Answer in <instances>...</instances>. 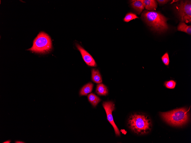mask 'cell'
I'll return each instance as SVG.
<instances>
[{"label": "cell", "mask_w": 191, "mask_h": 143, "mask_svg": "<svg viewBox=\"0 0 191 143\" xmlns=\"http://www.w3.org/2000/svg\"><path fill=\"white\" fill-rule=\"evenodd\" d=\"M127 124L130 130L138 135L148 133L152 127L151 120L148 116L139 113L131 114L128 119Z\"/></svg>", "instance_id": "obj_1"}, {"label": "cell", "mask_w": 191, "mask_h": 143, "mask_svg": "<svg viewBox=\"0 0 191 143\" xmlns=\"http://www.w3.org/2000/svg\"><path fill=\"white\" fill-rule=\"evenodd\" d=\"M141 17L153 31L160 33L168 29L167 23L168 19L159 13L145 10L142 13Z\"/></svg>", "instance_id": "obj_2"}, {"label": "cell", "mask_w": 191, "mask_h": 143, "mask_svg": "<svg viewBox=\"0 0 191 143\" xmlns=\"http://www.w3.org/2000/svg\"><path fill=\"white\" fill-rule=\"evenodd\" d=\"M188 110L183 108L160 113L162 118L173 126H180L186 124L188 120Z\"/></svg>", "instance_id": "obj_3"}, {"label": "cell", "mask_w": 191, "mask_h": 143, "mask_svg": "<svg viewBox=\"0 0 191 143\" xmlns=\"http://www.w3.org/2000/svg\"><path fill=\"white\" fill-rule=\"evenodd\" d=\"M50 37L46 33L40 32L33 41L32 47L27 50L39 53H47L52 49Z\"/></svg>", "instance_id": "obj_4"}, {"label": "cell", "mask_w": 191, "mask_h": 143, "mask_svg": "<svg viewBox=\"0 0 191 143\" xmlns=\"http://www.w3.org/2000/svg\"><path fill=\"white\" fill-rule=\"evenodd\" d=\"M178 16L182 22H191V1H181L176 6Z\"/></svg>", "instance_id": "obj_5"}, {"label": "cell", "mask_w": 191, "mask_h": 143, "mask_svg": "<svg viewBox=\"0 0 191 143\" xmlns=\"http://www.w3.org/2000/svg\"><path fill=\"white\" fill-rule=\"evenodd\" d=\"M103 106L106 112L107 120L112 126L116 135L120 136V132L114 122L112 115V112L115 109L113 102L111 101L104 102Z\"/></svg>", "instance_id": "obj_6"}, {"label": "cell", "mask_w": 191, "mask_h": 143, "mask_svg": "<svg viewBox=\"0 0 191 143\" xmlns=\"http://www.w3.org/2000/svg\"><path fill=\"white\" fill-rule=\"evenodd\" d=\"M76 46L80 52L83 59L86 64L90 66L96 67L97 65L96 62L92 56L78 44H76Z\"/></svg>", "instance_id": "obj_7"}, {"label": "cell", "mask_w": 191, "mask_h": 143, "mask_svg": "<svg viewBox=\"0 0 191 143\" xmlns=\"http://www.w3.org/2000/svg\"><path fill=\"white\" fill-rule=\"evenodd\" d=\"M144 7L146 10L150 11L156 10L158 4L154 0H142Z\"/></svg>", "instance_id": "obj_8"}, {"label": "cell", "mask_w": 191, "mask_h": 143, "mask_svg": "<svg viewBox=\"0 0 191 143\" xmlns=\"http://www.w3.org/2000/svg\"><path fill=\"white\" fill-rule=\"evenodd\" d=\"M131 3L132 7L138 14H140L144 9L142 0H132Z\"/></svg>", "instance_id": "obj_9"}, {"label": "cell", "mask_w": 191, "mask_h": 143, "mask_svg": "<svg viewBox=\"0 0 191 143\" xmlns=\"http://www.w3.org/2000/svg\"><path fill=\"white\" fill-rule=\"evenodd\" d=\"M92 79L94 82L100 84L102 82L101 76L99 70L95 69H93L91 70Z\"/></svg>", "instance_id": "obj_10"}, {"label": "cell", "mask_w": 191, "mask_h": 143, "mask_svg": "<svg viewBox=\"0 0 191 143\" xmlns=\"http://www.w3.org/2000/svg\"><path fill=\"white\" fill-rule=\"evenodd\" d=\"M93 84L89 82L83 86L81 89L79 94L81 96L86 95L92 91Z\"/></svg>", "instance_id": "obj_11"}, {"label": "cell", "mask_w": 191, "mask_h": 143, "mask_svg": "<svg viewBox=\"0 0 191 143\" xmlns=\"http://www.w3.org/2000/svg\"><path fill=\"white\" fill-rule=\"evenodd\" d=\"M96 92L99 95H106L108 94V90L107 87L101 83L97 85Z\"/></svg>", "instance_id": "obj_12"}, {"label": "cell", "mask_w": 191, "mask_h": 143, "mask_svg": "<svg viewBox=\"0 0 191 143\" xmlns=\"http://www.w3.org/2000/svg\"><path fill=\"white\" fill-rule=\"evenodd\" d=\"M178 31L184 32L190 35L191 34V25H187L184 22H180L178 26Z\"/></svg>", "instance_id": "obj_13"}, {"label": "cell", "mask_w": 191, "mask_h": 143, "mask_svg": "<svg viewBox=\"0 0 191 143\" xmlns=\"http://www.w3.org/2000/svg\"><path fill=\"white\" fill-rule=\"evenodd\" d=\"M87 98L89 101L94 107H96L101 101L99 97L93 93L89 94Z\"/></svg>", "instance_id": "obj_14"}, {"label": "cell", "mask_w": 191, "mask_h": 143, "mask_svg": "<svg viewBox=\"0 0 191 143\" xmlns=\"http://www.w3.org/2000/svg\"><path fill=\"white\" fill-rule=\"evenodd\" d=\"M136 18H139V17L135 14L132 12H130L127 13L126 15L123 20L124 22H128Z\"/></svg>", "instance_id": "obj_15"}, {"label": "cell", "mask_w": 191, "mask_h": 143, "mask_svg": "<svg viewBox=\"0 0 191 143\" xmlns=\"http://www.w3.org/2000/svg\"><path fill=\"white\" fill-rule=\"evenodd\" d=\"M164 85L167 88L170 89L174 88L176 85V82L173 80H170L164 82Z\"/></svg>", "instance_id": "obj_16"}, {"label": "cell", "mask_w": 191, "mask_h": 143, "mask_svg": "<svg viewBox=\"0 0 191 143\" xmlns=\"http://www.w3.org/2000/svg\"><path fill=\"white\" fill-rule=\"evenodd\" d=\"M161 59L163 63L166 66L169 65L170 63V60L168 52L165 53L162 57Z\"/></svg>", "instance_id": "obj_17"}, {"label": "cell", "mask_w": 191, "mask_h": 143, "mask_svg": "<svg viewBox=\"0 0 191 143\" xmlns=\"http://www.w3.org/2000/svg\"><path fill=\"white\" fill-rule=\"evenodd\" d=\"M156 1L160 4H164L167 3L169 1L166 0H158Z\"/></svg>", "instance_id": "obj_18"}, {"label": "cell", "mask_w": 191, "mask_h": 143, "mask_svg": "<svg viewBox=\"0 0 191 143\" xmlns=\"http://www.w3.org/2000/svg\"><path fill=\"white\" fill-rule=\"evenodd\" d=\"M15 143H24L25 142H23L21 141H15Z\"/></svg>", "instance_id": "obj_19"}, {"label": "cell", "mask_w": 191, "mask_h": 143, "mask_svg": "<svg viewBox=\"0 0 191 143\" xmlns=\"http://www.w3.org/2000/svg\"><path fill=\"white\" fill-rule=\"evenodd\" d=\"M11 142V141L10 140H8L4 142L3 143H10Z\"/></svg>", "instance_id": "obj_20"}]
</instances>
